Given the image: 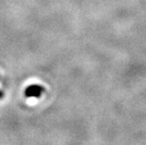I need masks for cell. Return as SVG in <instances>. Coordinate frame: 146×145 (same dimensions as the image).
Instances as JSON below:
<instances>
[{"mask_svg": "<svg viewBox=\"0 0 146 145\" xmlns=\"http://www.w3.org/2000/svg\"><path fill=\"white\" fill-rule=\"evenodd\" d=\"M44 92V88L41 85H30L29 87H27L26 91H25V95L26 97H34V98H39L42 96V94Z\"/></svg>", "mask_w": 146, "mask_h": 145, "instance_id": "1", "label": "cell"}, {"mask_svg": "<svg viewBox=\"0 0 146 145\" xmlns=\"http://www.w3.org/2000/svg\"><path fill=\"white\" fill-rule=\"evenodd\" d=\"M2 97H3V92L0 91V98H2Z\"/></svg>", "mask_w": 146, "mask_h": 145, "instance_id": "2", "label": "cell"}]
</instances>
